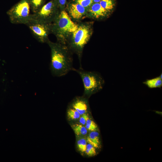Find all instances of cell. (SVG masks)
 <instances>
[{"mask_svg":"<svg viewBox=\"0 0 162 162\" xmlns=\"http://www.w3.org/2000/svg\"><path fill=\"white\" fill-rule=\"evenodd\" d=\"M143 84L150 88H160L162 86V79L160 77L147 80L143 82Z\"/></svg>","mask_w":162,"mask_h":162,"instance_id":"7c38bea8","label":"cell"},{"mask_svg":"<svg viewBox=\"0 0 162 162\" xmlns=\"http://www.w3.org/2000/svg\"><path fill=\"white\" fill-rule=\"evenodd\" d=\"M88 114L86 113H85L81 116L79 118V122L82 125H85L87 120L89 119Z\"/></svg>","mask_w":162,"mask_h":162,"instance_id":"7402d4cb","label":"cell"},{"mask_svg":"<svg viewBox=\"0 0 162 162\" xmlns=\"http://www.w3.org/2000/svg\"><path fill=\"white\" fill-rule=\"evenodd\" d=\"M47 44L51 51L50 69L52 75L60 77L73 70V53L67 45L50 40Z\"/></svg>","mask_w":162,"mask_h":162,"instance_id":"6da1fadb","label":"cell"},{"mask_svg":"<svg viewBox=\"0 0 162 162\" xmlns=\"http://www.w3.org/2000/svg\"><path fill=\"white\" fill-rule=\"evenodd\" d=\"M55 0L44 4L38 11L32 13L31 19L41 22L51 23L60 12Z\"/></svg>","mask_w":162,"mask_h":162,"instance_id":"8992f818","label":"cell"},{"mask_svg":"<svg viewBox=\"0 0 162 162\" xmlns=\"http://www.w3.org/2000/svg\"><path fill=\"white\" fill-rule=\"evenodd\" d=\"M73 70L76 72L81 78L84 95L90 96L103 88L105 82L100 74L94 71L85 70L82 68L78 69L74 68Z\"/></svg>","mask_w":162,"mask_h":162,"instance_id":"277c9868","label":"cell"},{"mask_svg":"<svg viewBox=\"0 0 162 162\" xmlns=\"http://www.w3.org/2000/svg\"><path fill=\"white\" fill-rule=\"evenodd\" d=\"M78 26L77 23L72 20L65 10L61 11L52 23V33L56 37L57 42L66 44L69 37Z\"/></svg>","mask_w":162,"mask_h":162,"instance_id":"3957f363","label":"cell"},{"mask_svg":"<svg viewBox=\"0 0 162 162\" xmlns=\"http://www.w3.org/2000/svg\"><path fill=\"white\" fill-rule=\"evenodd\" d=\"M102 0H93V3H99Z\"/></svg>","mask_w":162,"mask_h":162,"instance_id":"603a6c76","label":"cell"},{"mask_svg":"<svg viewBox=\"0 0 162 162\" xmlns=\"http://www.w3.org/2000/svg\"><path fill=\"white\" fill-rule=\"evenodd\" d=\"M32 13L38 11L44 4L45 0H28Z\"/></svg>","mask_w":162,"mask_h":162,"instance_id":"5bb4252c","label":"cell"},{"mask_svg":"<svg viewBox=\"0 0 162 162\" xmlns=\"http://www.w3.org/2000/svg\"><path fill=\"white\" fill-rule=\"evenodd\" d=\"M71 107L76 110L81 115L86 113L88 105L86 100L82 98H77L71 104Z\"/></svg>","mask_w":162,"mask_h":162,"instance_id":"30bf717a","label":"cell"},{"mask_svg":"<svg viewBox=\"0 0 162 162\" xmlns=\"http://www.w3.org/2000/svg\"><path fill=\"white\" fill-rule=\"evenodd\" d=\"M72 128L77 136L84 135L87 133V130L85 127L81 124H75L72 126Z\"/></svg>","mask_w":162,"mask_h":162,"instance_id":"9a60e30c","label":"cell"},{"mask_svg":"<svg viewBox=\"0 0 162 162\" xmlns=\"http://www.w3.org/2000/svg\"><path fill=\"white\" fill-rule=\"evenodd\" d=\"M60 11L65 10L67 0H55Z\"/></svg>","mask_w":162,"mask_h":162,"instance_id":"44dd1931","label":"cell"},{"mask_svg":"<svg viewBox=\"0 0 162 162\" xmlns=\"http://www.w3.org/2000/svg\"><path fill=\"white\" fill-rule=\"evenodd\" d=\"M85 152L88 156L90 157L94 156L97 154L96 148L89 143L87 144Z\"/></svg>","mask_w":162,"mask_h":162,"instance_id":"d6986e66","label":"cell"},{"mask_svg":"<svg viewBox=\"0 0 162 162\" xmlns=\"http://www.w3.org/2000/svg\"><path fill=\"white\" fill-rule=\"evenodd\" d=\"M88 9L80 4L74 2L69 4L66 7L67 13L74 22L78 23L87 17Z\"/></svg>","mask_w":162,"mask_h":162,"instance_id":"ba28073f","label":"cell"},{"mask_svg":"<svg viewBox=\"0 0 162 162\" xmlns=\"http://www.w3.org/2000/svg\"><path fill=\"white\" fill-rule=\"evenodd\" d=\"M67 114L69 118L73 120L79 119L81 116L80 113L72 107L68 110Z\"/></svg>","mask_w":162,"mask_h":162,"instance_id":"2e32d148","label":"cell"},{"mask_svg":"<svg viewBox=\"0 0 162 162\" xmlns=\"http://www.w3.org/2000/svg\"><path fill=\"white\" fill-rule=\"evenodd\" d=\"M99 3L104 9L111 14L114 10L116 4L115 0H102Z\"/></svg>","mask_w":162,"mask_h":162,"instance_id":"4fadbf2b","label":"cell"},{"mask_svg":"<svg viewBox=\"0 0 162 162\" xmlns=\"http://www.w3.org/2000/svg\"><path fill=\"white\" fill-rule=\"evenodd\" d=\"M111 14L104 9L99 3H93L88 10L87 17L101 20L108 18Z\"/></svg>","mask_w":162,"mask_h":162,"instance_id":"9c48e42d","label":"cell"},{"mask_svg":"<svg viewBox=\"0 0 162 162\" xmlns=\"http://www.w3.org/2000/svg\"><path fill=\"white\" fill-rule=\"evenodd\" d=\"M74 2L78 3L88 9L93 3V0H73Z\"/></svg>","mask_w":162,"mask_h":162,"instance_id":"ffe728a7","label":"cell"},{"mask_svg":"<svg viewBox=\"0 0 162 162\" xmlns=\"http://www.w3.org/2000/svg\"><path fill=\"white\" fill-rule=\"evenodd\" d=\"M86 140L88 143L92 145L96 148L100 146L99 133L97 131H91L87 137Z\"/></svg>","mask_w":162,"mask_h":162,"instance_id":"8fae6325","label":"cell"},{"mask_svg":"<svg viewBox=\"0 0 162 162\" xmlns=\"http://www.w3.org/2000/svg\"><path fill=\"white\" fill-rule=\"evenodd\" d=\"M86 140L81 138L77 141V146L79 150L81 152H85L87 145Z\"/></svg>","mask_w":162,"mask_h":162,"instance_id":"ac0fdd59","label":"cell"},{"mask_svg":"<svg viewBox=\"0 0 162 162\" xmlns=\"http://www.w3.org/2000/svg\"><path fill=\"white\" fill-rule=\"evenodd\" d=\"M28 0H21L7 12L10 22L26 25L31 19L32 13ZM32 11V10H31Z\"/></svg>","mask_w":162,"mask_h":162,"instance_id":"5b68a950","label":"cell"},{"mask_svg":"<svg viewBox=\"0 0 162 162\" xmlns=\"http://www.w3.org/2000/svg\"><path fill=\"white\" fill-rule=\"evenodd\" d=\"M85 125V127L89 131H97L98 129L97 124L94 121L89 118L87 120Z\"/></svg>","mask_w":162,"mask_h":162,"instance_id":"e0dca14e","label":"cell"},{"mask_svg":"<svg viewBox=\"0 0 162 162\" xmlns=\"http://www.w3.org/2000/svg\"><path fill=\"white\" fill-rule=\"evenodd\" d=\"M26 25L39 42L47 43L49 40L48 36L52 33V23H44L31 19Z\"/></svg>","mask_w":162,"mask_h":162,"instance_id":"52a82bcc","label":"cell"},{"mask_svg":"<svg viewBox=\"0 0 162 162\" xmlns=\"http://www.w3.org/2000/svg\"><path fill=\"white\" fill-rule=\"evenodd\" d=\"M78 28L72 33L68 39L66 45L73 53L78 58L80 67L84 48L89 41L93 33V22H80L77 23Z\"/></svg>","mask_w":162,"mask_h":162,"instance_id":"7a4b0ae2","label":"cell"}]
</instances>
